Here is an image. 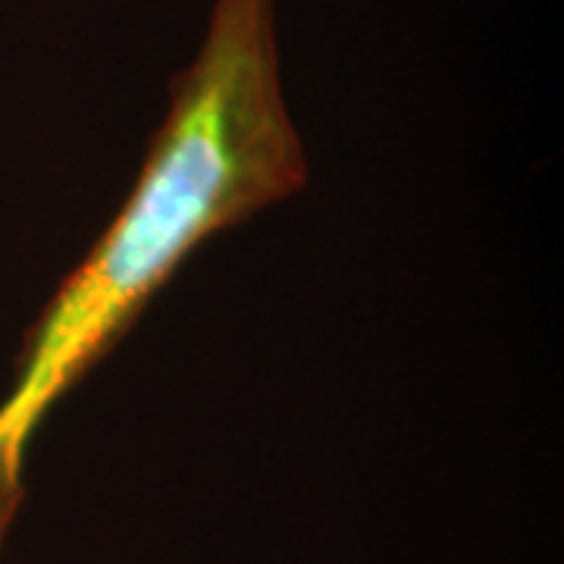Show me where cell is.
I'll return each instance as SVG.
<instances>
[{
    "instance_id": "obj_1",
    "label": "cell",
    "mask_w": 564,
    "mask_h": 564,
    "mask_svg": "<svg viewBox=\"0 0 564 564\" xmlns=\"http://www.w3.org/2000/svg\"><path fill=\"white\" fill-rule=\"evenodd\" d=\"M276 3L214 0L195 61L170 82V110L132 195L25 336L0 404V543L22 502L29 443L54 404L110 355L195 248L304 188Z\"/></svg>"
}]
</instances>
